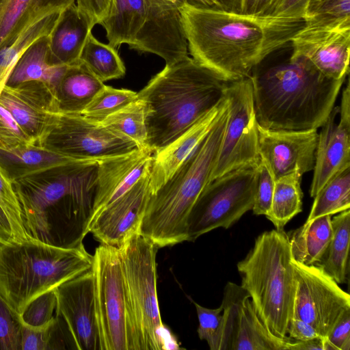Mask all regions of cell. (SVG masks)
Returning a JSON list of instances; mask_svg holds the SVG:
<instances>
[{"instance_id":"6da1fadb","label":"cell","mask_w":350,"mask_h":350,"mask_svg":"<svg viewBox=\"0 0 350 350\" xmlns=\"http://www.w3.org/2000/svg\"><path fill=\"white\" fill-rule=\"evenodd\" d=\"M191 57L232 82L250 75L272 53L290 43L302 19L194 7L179 8Z\"/></svg>"},{"instance_id":"7a4b0ae2","label":"cell","mask_w":350,"mask_h":350,"mask_svg":"<svg viewBox=\"0 0 350 350\" xmlns=\"http://www.w3.org/2000/svg\"><path fill=\"white\" fill-rule=\"evenodd\" d=\"M99 161L60 165L13 182L27 240L63 248L83 244L94 215Z\"/></svg>"},{"instance_id":"3957f363","label":"cell","mask_w":350,"mask_h":350,"mask_svg":"<svg viewBox=\"0 0 350 350\" xmlns=\"http://www.w3.org/2000/svg\"><path fill=\"white\" fill-rule=\"evenodd\" d=\"M252 72L250 77L258 124L272 130L321 127L346 79L328 78L301 59H289Z\"/></svg>"},{"instance_id":"277c9868","label":"cell","mask_w":350,"mask_h":350,"mask_svg":"<svg viewBox=\"0 0 350 350\" xmlns=\"http://www.w3.org/2000/svg\"><path fill=\"white\" fill-rule=\"evenodd\" d=\"M227 83L189 56L165 65L137 92L146 147L154 154L178 138L221 101Z\"/></svg>"},{"instance_id":"5b68a950","label":"cell","mask_w":350,"mask_h":350,"mask_svg":"<svg viewBox=\"0 0 350 350\" xmlns=\"http://www.w3.org/2000/svg\"><path fill=\"white\" fill-rule=\"evenodd\" d=\"M228 118V102L215 124L174 174L150 194L139 232L158 248L187 241L189 212L210 183Z\"/></svg>"},{"instance_id":"8992f818","label":"cell","mask_w":350,"mask_h":350,"mask_svg":"<svg viewBox=\"0 0 350 350\" xmlns=\"http://www.w3.org/2000/svg\"><path fill=\"white\" fill-rule=\"evenodd\" d=\"M93 255L31 240L0 243V297L16 314L42 293L91 269Z\"/></svg>"},{"instance_id":"52a82bcc","label":"cell","mask_w":350,"mask_h":350,"mask_svg":"<svg viewBox=\"0 0 350 350\" xmlns=\"http://www.w3.org/2000/svg\"><path fill=\"white\" fill-rule=\"evenodd\" d=\"M287 233L265 231L237 263L240 285L249 295L265 327L282 339L294 317L296 284Z\"/></svg>"},{"instance_id":"ba28073f","label":"cell","mask_w":350,"mask_h":350,"mask_svg":"<svg viewBox=\"0 0 350 350\" xmlns=\"http://www.w3.org/2000/svg\"><path fill=\"white\" fill-rule=\"evenodd\" d=\"M92 271L102 350H139L119 248L100 243Z\"/></svg>"},{"instance_id":"9c48e42d","label":"cell","mask_w":350,"mask_h":350,"mask_svg":"<svg viewBox=\"0 0 350 350\" xmlns=\"http://www.w3.org/2000/svg\"><path fill=\"white\" fill-rule=\"evenodd\" d=\"M158 249L139 232L130 236L119 247L139 350L163 349L167 328L161 321L157 297Z\"/></svg>"},{"instance_id":"30bf717a","label":"cell","mask_w":350,"mask_h":350,"mask_svg":"<svg viewBox=\"0 0 350 350\" xmlns=\"http://www.w3.org/2000/svg\"><path fill=\"white\" fill-rule=\"evenodd\" d=\"M258 165L231 171L204 188L187 217V241L217 228L228 229L252 209Z\"/></svg>"},{"instance_id":"8fae6325","label":"cell","mask_w":350,"mask_h":350,"mask_svg":"<svg viewBox=\"0 0 350 350\" xmlns=\"http://www.w3.org/2000/svg\"><path fill=\"white\" fill-rule=\"evenodd\" d=\"M228 118L210 182L237 169L258 165V131L250 77L228 82Z\"/></svg>"},{"instance_id":"7c38bea8","label":"cell","mask_w":350,"mask_h":350,"mask_svg":"<svg viewBox=\"0 0 350 350\" xmlns=\"http://www.w3.org/2000/svg\"><path fill=\"white\" fill-rule=\"evenodd\" d=\"M39 145L64 155L103 160L132 152L136 144L83 114L58 113Z\"/></svg>"},{"instance_id":"4fadbf2b","label":"cell","mask_w":350,"mask_h":350,"mask_svg":"<svg viewBox=\"0 0 350 350\" xmlns=\"http://www.w3.org/2000/svg\"><path fill=\"white\" fill-rule=\"evenodd\" d=\"M291 263L296 284L294 317L326 338L340 317L350 310V295L323 267Z\"/></svg>"},{"instance_id":"5bb4252c","label":"cell","mask_w":350,"mask_h":350,"mask_svg":"<svg viewBox=\"0 0 350 350\" xmlns=\"http://www.w3.org/2000/svg\"><path fill=\"white\" fill-rule=\"evenodd\" d=\"M221 305L218 350H287L293 342L273 335L265 327L241 286L228 282Z\"/></svg>"},{"instance_id":"9a60e30c","label":"cell","mask_w":350,"mask_h":350,"mask_svg":"<svg viewBox=\"0 0 350 350\" xmlns=\"http://www.w3.org/2000/svg\"><path fill=\"white\" fill-rule=\"evenodd\" d=\"M291 43V59L306 60L323 75L334 80L349 76L350 25H305Z\"/></svg>"},{"instance_id":"2e32d148","label":"cell","mask_w":350,"mask_h":350,"mask_svg":"<svg viewBox=\"0 0 350 350\" xmlns=\"http://www.w3.org/2000/svg\"><path fill=\"white\" fill-rule=\"evenodd\" d=\"M56 314L63 319L77 350H102L91 269L55 288Z\"/></svg>"},{"instance_id":"e0dca14e","label":"cell","mask_w":350,"mask_h":350,"mask_svg":"<svg viewBox=\"0 0 350 350\" xmlns=\"http://www.w3.org/2000/svg\"><path fill=\"white\" fill-rule=\"evenodd\" d=\"M350 166V85L347 79L340 106L334 107L318 133L310 196L314 198L336 174Z\"/></svg>"},{"instance_id":"ac0fdd59","label":"cell","mask_w":350,"mask_h":350,"mask_svg":"<svg viewBox=\"0 0 350 350\" xmlns=\"http://www.w3.org/2000/svg\"><path fill=\"white\" fill-rule=\"evenodd\" d=\"M151 165L126 193L102 208L93 217L89 232L101 244L119 248L139 232L150 195Z\"/></svg>"},{"instance_id":"d6986e66","label":"cell","mask_w":350,"mask_h":350,"mask_svg":"<svg viewBox=\"0 0 350 350\" xmlns=\"http://www.w3.org/2000/svg\"><path fill=\"white\" fill-rule=\"evenodd\" d=\"M258 152L275 180L294 171L302 175L313 170L317 129L272 130L258 126Z\"/></svg>"},{"instance_id":"ffe728a7","label":"cell","mask_w":350,"mask_h":350,"mask_svg":"<svg viewBox=\"0 0 350 350\" xmlns=\"http://www.w3.org/2000/svg\"><path fill=\"white\" fill-rule=\"evenodd\" d=\"M0 105L38 145L59 113L54 88L37 81L5 85L0 94Z\"/></svg>"},{"instance_id":"44dd1931","label":"cell","mask_w":350,"mask_h":350,"mask_svg":"<svg viewBox=\"0 0 350 350\" xmlns=\"http://www.w3.org/2000/svg\"><path fill=\"white\" fill-rule=\"evenodd\" d=\"M130 49L155 54L170 65L188 55V42L178 8L147 0L144 22Z\"/></svg>"},{"instance_id":"7402d4cb","label":"cell","mask_w":350,"mask_h":350,"mask_svg":"<svg viewBox=\"0 0 350 350\" xmlns=\"http://www.w3.org/2000/svg\"><path fill=\"white\" fill-rule=\"evenodd\" d=\"M152 156L150 150L143 148L98 162L93 217L137 182L151 165Z\"/></svg>"},{"instance_id":"603a6c76","label":"cell","mask_w":350,"mask_h":350,"mask_svg":"<svg viewBox=\"0 0 350 350\" xmlns=\"http://www.w3.org/2000/svg\"><path fill=\"white\" fill-rule=\"evenodd\" d=\"M226 105L221 101L170 145L152 156L150 194L154 193L174 174L196 146L205 138Z\"/></svg>"},{"instance_id":"cb8c5ba5","label":"cell","mask_w":350,"mask_h":350,"mask_svg":"<svg viewBox=\"0 0 350 350\" xmlns=\"http://www.w3.org/2000/svg\"><path fill=\"white\" fill-rule=\"evenodd\" d=\"M94 26L76 4L63 10L49 34L51 64L70 66L79 63L82 49Z\"/></svg>"},{"instance_id":"d4e9b609","label":"cell","mask_w":350,"mask_h":350,"mask_svg":"<svg viewBox=\"0 0 350 350\" xmlns=\"http://www.w3.org/2000/svg\"><path fill=\"white\" fill-rule=\"evenodd\" d=\"M75 0H0V46L45 16L60 13Z\"/></svg>"},{"instance_id":"484cf974","label":"cell","mask_w":350,"mask_h":350,"mask_svg":"<svg viewBox=\"0 0 350 350\" xmlns=\"http://www.w3.org/2000/svg\"><path fill=\"white\" fill-rule=\"evenodd\" d=\"M89 161L94 160L70 157L35 144L0 149V165L12 182L57 166Z\"/></svg>"},{"instance_id":"4316f807","label":"cell","mask_w":350,"mask_h":350,"mask_svg":"<svg viewBox=\"0 0 350 350\" xmlns=\"http://www.w3.org/2000/svg\"><path fill=\"white\" fill-rule=\"evenodd\" d=\"M105 85L80 62L68 66L54 86L59 113L82 114Z\"/></svg>"},{"instance_id":"83f0119b","label":"cell","mask_w":350,"mask_h":350,"mask_svg":"<svg viewBox=\"0 0 350 350\" xmlns=\"http://www.w3.org/2000/svg\"><path fill=\"white\" fill-rule=\"evenodd\" d=\"M67 66L51 64L49 35L43 36L34 41L20 57L6 85L37 81L48 83L54 88Z\"/></svg>"},{"instance_id":"f1b7e54d","label":"cell","mask_w":350,"mask_h":350,"mask_svg":"<svg viewBox=\"0 0 350 350\" xmlns=\"http://www.w3.org/2000/svg\"><path fill=\"white\" fill-rule=\"evenodd\" d=\"M332 216L306 221L287 233L292 258L304 265H319L332 237Z\"/></svg>"},{"instance_id":"f546056e","label":"cell","mask_w":350,"mask_h":350,"mask_svg":"<svg viewBox=\"0 0 350 350\" xmlns=\"http://www.w3.org/2000/svg\"><path fill=\"white\" fill-rule=\"evenodd\" d=\"M147 0H111L106 16L99 23L114 48L131 44L144 22Z\"/></svg>"},{"instance_id":"4dcf8cb0","label":"cell","mask_w":350,"mask_h":350,"mask_svg":"<svg viewBox=\"0 0 350 350\" xmlns=\"http://www.w3.org/2000/svg\"><path fill=\"white\" fill-rule=\"evenodd\" d=\"M332 237L319 265L338 284L348 281L349 271L350 209L331 219Z\"/></svg>"},{"instance_id":"1f68e13d","label":"cell","mask_w":350,"mask_h":350,"mask_svg":"<svg viewBox=\"0 0 350 350\" xmlns=\"http://www.w3.org/2000/svg\"><path fill=\"white\" fill-rule=\"evenodd\" d=\"M301 176L299 171H294L275 180L271 208L266 217L278 230H284L286 224L302 211Z\"/></svg>"},{"instance_id":"d6a6232c","label":"cell","mask_w":350,"mask_h":350,"mask_svg":"<svg viewBox=\"0 0 350 350\" xmlns=\"http://www.w3.org/2000/svg\"><path fill=\"white\" fill-rule=\"evenodd\" d=\"M79 62L103 81L122 77L124 64L116 48L99 42L90 33L82 49Z\"/></svg>"},{"instance_id":"836d02e7","label":"cell","mask_w":350,"mask_h":350,"mask_svg":"<svg viewBox=\"0 0 350 350\" xmlns=\"http://www.w3.org/2000/svg\"><path fill=\"white\" fill-rule=\"evenodd\" d=\"M59 14V13H54L45 16L10 42L0 46V94L20 57L34 41L51 33Z\"/></svg>"},{"instance_id":"e575fe53","label":"cell","mask_w":350,"mask_h":350,"mask_svg":"<svg viewBox=\"0 0 350 350\" xmlns=\"http://www.w3.org/2000/svg\"><path fill=\"white\" fill-rule=\"evenodd\" d=\"M306 221L350 208V166L332 177L314 198Z\"/></svg>"},{"instance_id":"d590c367","label":"cell","mask_w":350,"mask_h":350,"mask_svg":"<svg viewBox=\"0 0 350 350\" xmlns=\"http://www.w3.org/2000/svg\"><path fill=\"white\" fill-rule=\"evenodd\" d=\"M100 122L116 135L135 142L139 148H147L144 103L141 99L137 98Z\"/></svg>"},{"instance_id":"8d00e7d4","label":"cell","mask_w":350,"mask_h":350,"mask_svg":"<svg viewBox=\"0 0 350 350\" xmlns=\"http://www.w3.org/2000/svg\"><path fill=\"white\" fill-rule=\"evenodd\" d=\"M304 21L308 26L350 25V0H308Z\"/></svg>"},{"instance_id":"74e56055","label":"cell","mask_w":350,"mask_h":350,"mask_svg":"<svg viewBox=\"0 0 350 350\" xmlns=\"http://www.w3.org/2000/svg\"><path fill=\"white\" fill-rule=\"evenodd\" d=\"M137 99V92L105 85L94 97L82 114L91 120L100 122Z\"/></svg>"},{"instance_id":"f35d334b","label":"cell","mask_w":350,"mask_h":350,"mask_svg":"<svg viewBox=\"0 0 350 350\" xmlns=\"http://www.w3.org/2000/svg\"><path fill=\"white\" fill-rule=\"evenodd\" d=\"M0 205L8 215L18 242L27 240L21 220L20 204L13 182L0 165Z\"/></svg>"},{"instance_id":"ab89813d","label":"cell","mask_w":350,"mask_h":350,"mask_svg":"<svg viewBox=\"0 0 350 350\" xmlns=\"http://www.w3.org/2000/svg\"><path fill=\"white\" fill-rule=\"evenodd\" d=\"M57 299L55 289L46 291L31 300L20 315L23 323L31 327H42L54 317Z\"/></svg>"},{"instance_id":"60d3db41","label":"cell","mask_w":350,"mask_h":350,"mask_svg":"<svg viewBox=\"0 0 350 350\" xmlns=\"http://www.w3.org/2000/svg\"><path fill=\"white\" fill-rule=\"evenodd\" d=\"M194 304L199 321L198 334L206 340L211 350H218L219 338L222 320L223 306L211 309L204 307L189 297Z\"/></svg>"},{"instance_id":"b9f144b4","label":"cell","mask_w":350,"mask_h":350,"mask_svg":"<svg viewBox=\"0 0 350 350\" xmlns=\"http://www.w3.org/2000/svg\"><path fill=\"white\" fill-rule=\"evenodd\" d=\"M34 144L12 114L0 105V149L10 150Z\"/></svg>"},{"instance_id":"7bdbcfd3","label":"cell","mask_w":350,"mask_h":350,"mask_svg":"<svg viewBox=\"0 0 350 350\" xmlns=\"http://www.w3.org/2000/svg\"><path fill=\"white\" fill-rule=\"evenodd\" d=\"M21 321L0 297V349L20 350Z\"/></svg>"},{"instance_id":"ee69618b","label":"cell","mask_w":350,"mask_h":350,"mask_svg":"<svg viewBox=\"0 0 350 350\" xmlns=\"http://www.w3.org/2000/svg\"><path fill=\"white\" fill-rule=\"evenodd\" d=\"M275 187V178L262 160L258 165V178L253 213L257 215H268Z\"/></svg>"},{"instance_id":"f6af8a7d","label":"cell","mask_w":350,"mask_h":350,"mask_svg":"<svg viewBox=\"0 0 350 350\" xmlns=\"http://www.w3.org/2000/svg\"><path fill=\"white\" fill-rule=\"evenodd\" d=\"M54 321L55 317L42 327H31L21 321L20 350H49Z\"/></svg>"},{"instance_id":"bcb514c9","label":"cell","mask_w":350,"mask_h":350,"mask_svg":"<svg viewBox=\"0 0 350 350\" xmlns=\"http://www.w3.org/2000/svg\"><path fill=\"white\" fill-rule=\"evenodd\" d=\"M308 0H275L264 15L304 21Z\"/></svg>"},{"instance_id":"7dc6e473","label":"cell","mask_w":350,"mask_h":350,"mask_svg":"<svg viewBox=\"0 0 350 350\" xmlns=\"http://www.w3.org/2000/svg\"><path fill=\"white\" fill-rule=\"evenodd\" d=\"M326 338L338 350L350 349V310L343 313Z\"/></svg>"},{"instance_id":"c3c4849f","label":"cell","mask_w":350,"mask_h":350,"mask_svg":"<svg viewBox=\"0 0 350 350\" xmlns=\"http://www.w3.org/2000/svg\"><path fill=\"white\" fill-rule=\"evenodd\" d=\"M77 6L94 25L99 24L106 16L111 0H75Z\"/></svg>"},{"instance_id":"681fc988","label":"cell","mask_w":350,"mask_h":350,"mask_svg":"<svg viewBox=\"0 0 350 350\" xmlns=\"http://www.w3.org/2000/svg\"><path fill=\"white\" fill-rule=\"evenodd\" d=\"M288 334L289 338L297 341L321 337L310 324L297 317H293L291 321Z\"/></svg>"},{"instance_id":"f907efd6","label":"cell","mask_w":350,"mask_h":350,"mask_svg":"<svg viewBox=\"0 0 350 350\" xmlns=\"http://www.w3.org/2000/svg\"><path fill=\"white\" fill-rule=\"evenodd\" d=\"M275 0H235L234 11L245 14H265Z\"/></svg>"},{"instance_id":"816d5d0a","label":"cell","mask_w":350,"mask_h":350,"mask_svg":"<svg viewBox=\"0 0 350 350\" xmlns=\"http://www.w3.org/2000/svg\"><path fill=\"white\" fill-rule=\"evenodd\" d=\"M194 7L234 11L235 0H185Z\"/></svg>"},{"instance_id":"f5cc1de1","label":"cell","mask_w":350,"mask_h":350,"mask_svg":"<svg viewBox=\"0 0 350 350\" xmlns=\"http://www.w3.org/2000/svg\"><path fill=\"white\" fill-rule=\"evenodd\" d=\"M17 241L11 222L0 205V243H5Z\"/></svg>"},{"instance_id":"db71d44e","label":"cell","mask_w":350,"mask_h":350,"mask_svg":"<svg viewBox=\"0 0 350 350\" xmlns=\"http://www.w3.org/2000/svg\"><path fill=\"white\" fill-rule=\"evenodd\" d=\"M323 350V338L317 337L304 341L295 340L288 345L287 350Z\"/></svg>"},{"instance_id":"11a10c76","label":"cell","mask_w":350,"mask_h":350,"mask_svg":"<svg viewBox=\"0 0 350 350\" xmlns=\"http://www.w3.org/2000/svg\"><path fill=\"white\" fill-rule=\"evenodd\" d=\"M151 2L167 5V6H172V7H176L180 8L185 3V0H148Z\"/></svg>"}]
</instances>
